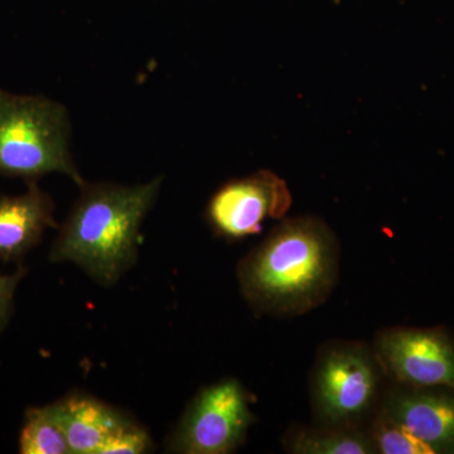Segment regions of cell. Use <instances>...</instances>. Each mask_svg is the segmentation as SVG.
Instances as JSON below:
<instances>
[{
    "label": "cell",
    "instance_id": "6da1fadb",
    "mask_svg": "<svg viewBox=\"0 0 454 454\" xmlns=\"http://www.w3.org/2000/svg\"><path fill=\"white\" fill-rule=\"evenodd\" d=\"M339 262V241L324 220L286 219L241 260L239 283L245 300L258 312L301 316L330 297Z\"/></svg>",
    "mask_w": 454,
    "mask_h": 454
},
{
    "label": "cell",
    "instance_id": "7a4b0ae2",
    "mask_svg": "<svg viewBox=\"0 0 454 454\" xmlns=\"http://www.w3.org/2000/svg\"><path fill=\"white\" fill-rule=\"evenodd\" d=\"M163 177L121 186L85 184L50 253L51 262H70L109 286L138 258L140 226L153 207Z\"/></svg>",
    "mask_w": 454,
    "mask_h": 454
},
{
    "label": "cell",
    "instance_id": "3957f363",
    "mask_svg": "<svg viewBox=\"0 0 454 454\" xmlns=\"http://www.w3.org/2000/svg\"><path fill=\"white\" fill-rule=\"evenodd\" d=\"M70 138V116L62 104L0 89V176L28 184L62 173L82 186L86 181L71 158Z\"/></svg>",
    "mask_w": 454,
    "mask_h": 454
},
{
    "label": "cell",
    "instance_id": "277c9868",
    "mask_svg": "<svg viewBox=\"0 0 454 454\" xmlns=\"http://www.w3.org/2000/svg\"><path fill=\"white\" fill-rule=\"evenodd\" d=\"M382 372L375 354L357 342H336L319 354L312 379L316 417L328 427H355L375 403Z\"/></svg>",
    "mask_w": 454,
    "mask_h": 454
},
{
    "label": "cell",
    "instance_id": "5b68a950",
    "mask_svg": "<svg viewBox=\"0 0 454 454\" xmlns=\"http://www.w3.org/2000/svg\"><path fill=\"white\" fill-rule=\"evenodd\" d=\"M254 422L249 396L235 379L203 387L170 438L169 450L184 454H226L243 443Z\"/></svg>",
    "mask_w": 454,
    "mask_h": 454
},
{
    "label": "cell",
    "instance_id": "8992f818",
    "mask_svg": "<svg viewBox=\"0 0 454 454\" xmlns=\"http://www.w3.org/2000/svg\"><path fill=\"white\" fill-rule=\"evenodd\" d=\"M382 372L406 387L454 389V340L444 331L390 328L376 336Z\"/></svg>",
    "mask_w": 454,
    "mask_h": 454
},
{
    "label": "cell",
    "instance_id": "52a82bcc",
    "mask_svg": "<svg viewBox=\"0 0 454 454\" xmlns=\"http://www.w3.org/2000/svg\"><path fill=\"white\" fill-rule=\"evenodd\" d=\"M291 206L286 182L262 169L221 186L208 202L206 219L215 234L241 240L259 234L265 221L283 219Z\"/></svg>",
    "mask_w": 454,
    "mask_h": 454
},
{
    "label": "cell",
    "instance_id": "ba28073f",
    "mask_svg": "<svg viewBox=\"0 0 454 454\" xmlns=\"http://www.w3.org/2000/svg\"><path fill=\"white\" fill-rule=\"evenodd\" d=\"M380 413L411 433L433 454L454 453V389L402 387L387 394Z\"/></svg>",
    "mask_w": 454,
    "mask_h": 454
},
{
    "label": "cell",
    "instance_id": "9c48e42d",
    "mask_svg": "<svg viewBox=\"0 0 454 454\" xmlns=\"http://www.w3.org/2000/svg\"><path fill=\"white\" fill-rule=\"evenodd\" d=\"M20 196H0V260L20 262L40 243L49 227H56L55 203L49 193L28 182Z\"/></svg>",
    "mask_w": 454,
    "mask_h": 454
},
{
    "label": "cell",
    "instance_id": "30bf717a",
    "mask_svg": "<svg viewBox=\"0 0 454 454\" xmlns=\"http://www.w3.org/2000/svg\"><path fill=\"white\" fill-rule=\"evenodd\" d=\"M71 454H101L107 442L131 420L121 411L83 394H71L50 405Z\"/></svg>",
    "mask_w": 454,
    "mask_h": 454
},
{
    "label": "cell",
    "instance_id": "8fae6325",
    "mask_svg": "<svg viewBox=\"0 0 454 454\" xmlns=\"http://www.w3.org/2000/svg\"><path fill=\"white\" fill-rule=\"evenodd\" d=\"M286 446L295 454L376 453L370 435L355 429V427L295 429L286 439Z\"/></svg>",
    "mask_w": 454,
    "mask_h": 454
},
{
    "label": "cell",
    "instance_id": "7c38bea8",
    "mask_svg": "<svg viewBox=\"0 0 454 454\" xmlns=\"http://www.w3.org/2000/svg\"><path fill=\"white\" fill-rule=\"evenodd\" d=\"M22 454H68L70 447L64 430L57 422L50 405L29 408L20 434Z\"/></svg>",
    "mask_w": 454,
    "mask_h": 454
},
{
    "label": "cell",
    "instance_id": "4fadbf2b",
    "mask_svg": "<svg viewBox=\"0 0 454 454\" xmlns=\"http://www.w3.org/2000/svg\"><path fill=\"white\" fill-rule=\"evenodd\" d=\"M372 438L376 453L433 454L428 447L418 441L411 433L393 422L379 411L372 424Z\"/></svg>",
    "mask_w": 454,
    "mask_h": 454
},
{
    "label": "cell",
    "instance_id": "5bb4252c",
    "mask_svg": "<svg viewBox=\"0 0 454 454\" xmlns=\"http://www.w3.org/2000/svg\"><path fill=\"white\" fill-rule=\"evenodd\" d=\"M151 448L152 441L146 430L130 422L107 442L101 454H142L149 452Z\"/></svg>",
    "mask_w": 454,
    "mask_h": 454
},
{
    "label": "cell",
    "instance_id": "9a60e30c",
    "mask_svg": "<svg viewBox=\"0 0 454 454\" xmlns=\"http://www.w3.org/2000/svg\"><path fill=\"white\" fill-rule=\"evenodd\" d=\"M26 276V269L20 267L11 276H0V334L7 327L13 307L14 293L18 284Z\"/></svg>",
    "mask_w": 454,
    "mask_h": 454
}]
</instances>
